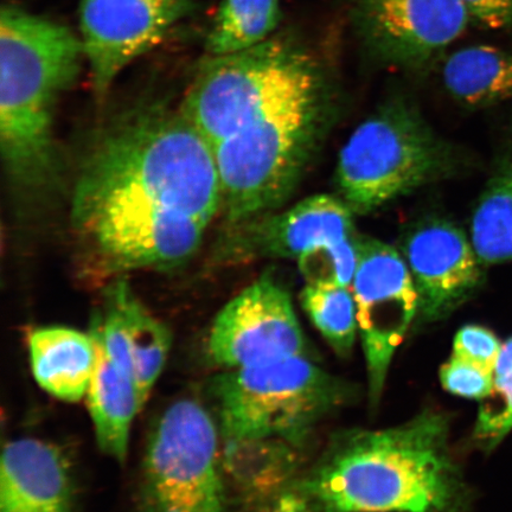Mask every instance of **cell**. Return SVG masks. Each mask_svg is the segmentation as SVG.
<instances>
[{"label":"cell","mask_w":512,"mask_h":512,"mask_svg":"<svg viewBox=\"0 0 512 512\" xmlns=\"http://www.w3.org/2000/svg\"><path fill=\"white\" fill-rule=\"evenodd\" d=\"M221 213L209 145L181 107L162 101L134 105L102 126L70 200L74 233L108 280L187 264Z\"/></svg>","instance_id":"obj_1"},{"label":"cell","mask_w":512,"mask_h":512,"mask_svg":"<svg viewBox=\"0 0 512 512\" xmlns=\"http://www.w3.org/2000/svg\"><path fill=\"white\" fill-rule=\"evenodd\" d=\"M472 494L445 414L426 411L395 427L332 437L271 512H471Z\"/></svg>","instance_id":"obj_2"},{"label":"cell","mask_w":512,"mask_h":512,"mask_svg":"<svg viewBox=\"0 0 512 512\" xmlns=\"http://www.w3.org/2000/svg\"><path fill=\"white\" fill-rule=\"evenodd\" d=\"M86 61L81 38L66 25L5 5L0 15V153L19 196L40 200L60 179L57 102Z\"/></svg>","instance_id":"obj_3"},{"label":"cell","mask_w":512,"mask_h":512,"mask_svg":"<svg viewBox=\"0 0 512 512\" xmlns=\"http://www.w3.org/2000/svg\"><path fill=\"white\" fill-rule=\"evenodd\" d=\"M325 88L328 78L312 49L288 32H275L241 53L207 57L179 107L211 149L255 120Z\"/></svg>","instance_id":"obj_4"},{"label":"cell","mask_w":512,"mask_h":512,"mask_svg":"<svg viewBox=\"0 0 512 512\" xmlns=\"http://www.w3.org/2000/svg\"><path fill=\"white\" fill-rule=\"evenodd\" d=\"M329 89L292 101L211 147L222 227L272 213L290 198L323 136Z\"/></svg>","instance_id":"obj_5"},{"label":"cell","mask_w":512,"mask_h":512,"mask_svg":"<svg viewBox=\"0 0 512 512\" xmlns=\"http://www.w3.org/2000/svg\"><path fill=\"white\" fill-rule=\"evenodd\" d=\"M213 389L224 440L279 439L298 447L351 399L347 383L305 355L224 370Z\"/></svg>","instance_id":"obj_6"},{"label":"cell","mask_w":512,"mask_h":512,"mask_svg":"<svg viewBox=\"0 0 512 512\" xmlns=\"http://www.w3.org/2000/svg\"><path fill=\"white\" fill-rule=\"evenodd\" d=\"M453 163V152L413 106L390 102L358 126L339 153V198L354 214L373 213L437 181Z\"/></svg>","instance_id":"obj_7"},{"label":"cell","mask_w":512,"mask_h":512,"mask_svg":"<svg viewBox=\"0 0 512 512\" xmlns=\"http://www.w3.org/2000/svg\"><path fill=\"white\" fill-rule=\"evenodd\" d=\"M220 434L200 401L171 403L147 441L140 512H226Z\"/></svg>","instance_id":"obj_8"},{"label":"cell","mask_w":512,"mask_h":512,"mask_svg":"<svg viewBox=\"0 0 512 512\" xmlns=\"http://www.w3.org/2000/svg\"><path fill=\"white\" fill-rule=\"evenodd\" d=\"M358 262L351 290L366 356L369 399L376 405L390 363L418 315V292L407 262L379 240L357 238Z\"/></svg>","instance_id":"obj_9"},{"label":"cell","mask_w":512,"mask_h":512,"mask_svg":"<svg viewBox=\"0 0 512 512\" xmlns=\"http://www.w3.org/2000/svg\"><path fill=\"white\" fill-rule=\"evenodd\" d=\"M362 46L388 66L424 70L470 23L462 0H350Z\"/></svg>","instance_id":"obj_10"},{"label":"cell","mask_w":512,"mask_h":512,"mask_svg":"<svg viewBox=\"0 0 512 512\" xmlns=\"http://www.w3.org/2000/svg\"><path fill=\"white\" fill-rule=\"evenodd\" d=\"M207 351L223 370L305 355V336L290 293L270 274L262 275L216 316Z\"/></svg>","instance_id":"obj_11"},{"label":"cell","mask_w":512,"mask_h":512,"mask_svg":"<svg viewBox=\"0 0 512 512\" xmlns=\"http://www.w3.org/2000/svg\"><path fill=\"white\" fill-rule=\"evenodd\" d=\"M194 0H80V38L98 96L190 15Z\"/></svg>","instance_id":"obj_12"},{"label":"cell","mask_w":512,"mask_h":512,"mask_svg":"<svg viewBox=\"0 0 512 512\" xmlns=\"http://www.w3.org/2000/svg\"><path fill=\"white\" fill-rule=\"evenodd\" d=\"M354 215L342 198L311 196L288 210L222 227L214 256L221 264L298 260L313 248L355 236Z\"/></svg>","instance_id":"obj_13"},{"label":"cell","mask_w":512,"mask_h":512,"mask_svg":"<svg viewBox=\"0 0 512 512\" xmlns=\"http://www.w3.org/2000/svg\"><path fill=\"white\" fill-rule=\"evenodd\" d=\"M402 253L418 292L419 323L450 316L483 284L484 265L471 239L450 221L419 223L403 241Z\"/></svg>","instance_id":"obj_14"},{"label":"cell","mask_w":512,"mask_h":512,"mask_svg":"<svg viewBox=\"0 0 512 512\" xmlns=\"http://www.w3.org/2000/svg\"><path fill=\"white\" fill-rule=\"evenodd\" d=\"M72 471L59 447L41 439L6 444L0 464V512H73Z\"/></svg>","instance_id":"obj_15"},{"label":"cell","mask_w":512,"mask_h":512,"mask_svg":"<svg viewBox=\"0 0 512 512\" xmlns=\"http://www.w3.org/2000/svg\"><path fill=\"white\" fill-rule=\"evenodd\" d=\"M28 345L38 386L62 401L86 398L98 361V344L91 331L43 326L31 331Z\"/></svg>","instance_id":"obj_16"},{"label":"cell","mask_w":512,"mask_h":512,"mask_svg":"<svg viewBox=\"0 0 512 512\" xmlns=\"http://www.w3.org/2000/svg\"><path fill=\"white\" fill-rule=\"evenodd\" d=\"M102 299L113 307L120 320L130 351L133 380L144 407L168 360L171 332L137 297L125 275L108 280Z\"/></svg>","instance_id":"obj_17"},{"label":"cell","mask_w":512,"mask_h":512,"mask_svg":"<svg viewBox=\"0 0 512 512\" xmlns=\"http://www.w3.org/2000/svg\"><path fill=\"white\" fill-rule=\"evenodd\" d=\"M95 341L98 361L87 390L88 411L102 452L124 462L133 420L143 407L132 375L117 366L98 339Z\"/></svg>","instance_id":"obj_18"},{"label":"cell","mask_w":512,"mask_h":512,"mask_svg":"<svg viewBox=\"0 0 512 512\" xmlns=\"http://www.w3.org/2000/svg\"><path fill=\"white\" fill-rule=\"evenodd\" d=\"M223 451L226 476L249 501L273 504L298 475L296 448L279 439L226 441Z\"/></svg>","instance_id":"obj_19"},{"label":"cell","mask_w":512,"mask_h":512,"mask_svg":"<svg viewBox=\"0 0 512 512\" xmlns=\"http://www.w3.org/2000/svg\"><path fill=\"white\" fill-rule=\"evenodd\" d=\"M448 94L460 105L485 108L512 101V51L473 44L453 51L441 69Z\"/></svg>","instance_id":"obj_20"},{"label":"cell","mask_w":512,"mask_h":512,"mask_svg":"<svg viewBox=\"0 0 512 512\" xmlns=\"http://www.w3.org/2000/svg\"><path fill=\"white\" fill-rule=\"evenodd\" d=\"M470 239L483 265L512 260V150L505 153L479 198Z\"/></svg>","instance_id":"obj_21"},{"label":"cell","mask_w":512,"mask_h":512,"mask_svg":"<svg viewBox=\"0 0 512 512\" xmlns=\"http://www.w3.org/2000/svg\"><path fill=\"white\" fill-rule=\"evenodd\" d=\"M280 0H222L206 38L207 57L241 53L277 32Z\"/></svg>","instance_id":"obj_22"},{"label":"cell","mask_w":512,"mask_h":512,"mask_svg":"<svg viewBox=\"0 0 512 512\" xmlns=\"http://www.w3.org/2000/svg\"><path fill=\"white\" fill-rule=\"evenodd\" d=\"M300 303L313 325L338 355L354 348L358 330L357 309L351 287L306 284Z\"/></svg>","instance_id":"obj_23"},{"label":"cell","mask_w":512,"mask_h":512,"mask_svg":"<svg viewBox=\"0 0 512 512\" xmlns=\"http://www.w3.org/2000/svg\"><path fill=\"white\" fill-rule=\"evenodd\" d=\"M358 262L357 238L325 243L298 259L306 284L351 287Z\"/></svg>","instance_id":"obj_24"},{"label":"cell","mask_w":512,"mask_h":512,"mask_svg":"<svg viewBox=\"0 0 512 512\" xmlns=\"http://www.w3.org/2000/svg\"><path fill=\"white\" fill-rule=\"evenodd\" d=\"M512 431V376L494 379V390L480 405L473 438L484 450H494Z\"/></svg>","instance_id":"obj_25"},{"label":"cell","mask_w":512,"mask_h":512,"mask_svg":"<svg viewBox=\"0 0 512 512\" xmlns=\"http://www.w3.org/2000/svg\"><path fill=\"white\" fill-rule=\"evenodd\" d=\"M440 381L447 392L465 399L485 400L494 390V373L453 356L440 369Z\"/></svg>","instance_id":"obj_26"},{"label":"cell","mask_w":512,"mask_h":512,"mask_svg":"<svg viewBox=\"0 0 512 512\" xmlns=\"http://www.w3.org/2000/svg\"><path fill=\"white\" fill-rule=\"evenodd\" d=\"M502 343L489 329L480 325H465L453 342V356L476 364L494 373Z\"/></svg>","instance_id":"obj_27"},{"label":"cell","mask_w":512,"mask_h":512,"mask_svg":"<svg viewBox=\"0 0 512 512\" xmlns=\"http://www.w3.org/2000/svg\"><path fill=\"white\" fill-rule=\"evenodd\" d=\"M470 23L486 30L512 28V0H462Z\"/></svg>","instance_id":"obj_28"}]
</instances>
